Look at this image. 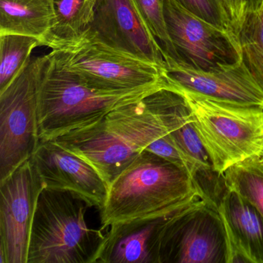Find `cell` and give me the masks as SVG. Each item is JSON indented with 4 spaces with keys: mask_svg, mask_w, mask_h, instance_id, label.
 Returning <instances> with one entry per match:
<instances>
[{
    "mask_svg": "<svg viewBox=\"0 0 263 263\" xmlns=\"http://www.w3.org/2000/svg\"><path fill=\"white\" fill-rule=\"evenodd\" d=\"M167 81L138 88H93L76 75L57 65L46 55L39 89L40 141H52L102 119L115 109L133 104L168 87Z\"/></svg>",
    "mask_w": 263,
    "mask_h": 263,
    "instance_id": "cell-3",
    "label": "cell"
},
{
    "mask_svg": "<svg viewBox=\"0 0 263 263\" xmlns=\"http://www.w3.org/2000/svg\"><path fill=\"white\" fill-rule=\"evenodd\" d=\"M167 33L178 61L213 71L242 61L236 33L224 31L187 11L176 0H163Z\"/></svg>",
    "mask_w": 263,
    "mask_h": 263,
    "instance_id": "cell-9",
    "label": "cell"
},
{
    "mask_svg": "<svg viewBox=\"0 0 263 263\" xmlns=\"http://www.w3.org/2000/svg\"><path fill=\"white\" fill-rule=\"evenodd\" d=\"M156 100L167 135L185 161L192 178L203 171L214 169L197 130L195 117L182 95L169 84L156 92Z\"/></svg>",
    "mask_w": 263,
    "mask_h": 263,
    "instance_id": "cell-15",
    "label": "cell"
},
{
    "mask_svg": "<svg viewBox=\"0 0 263 263\" xmlns=\"http://www.w3.org/2000/svg\"><path fill=\"white\" fill-rule=\"evenodd\" d=\"M93 207L76 194L43 189L33 218L27 263L98 262L106 235L91 229Z\"/></svg>",
    "mask_w": 263,
    "mask_h": 263,
    "instance_id": "cell-4",
    "label": "cell"
},
{
    "mask_svg": "<svg viewBox=\"0 0 263 263\" xmlns=\"http://www.w3.org/2000/svg\"><path fill=\"white\" fill-rule=\"evenodd\" d=\"M242 2L246 13L258 10L263 4V0H242Z\"/></svg>",
    "mask_w": 263,
    "mask_h": 263,
    "instance_id": "cell-25",
    "label": "cell"
},
{
    "mask_svg": "<svg viewBox=\"0 0 263 263\" xmlns=\"http://www.w3.org/2000/svg\"><path fill=\"white\" fill-rule=\"evenodd\" d=\"M201 198L185 168L143 151L109 185L103 228L158 216Z\"/></svg>",
    "mask_w": 263,
    "mask_h": 263,
    "instance_id": "cell-2",
    "label": "cell"
},
{
    "mask_svg": "<svg viewBox=\"0 0 263 263\" xmlns=\"http://www.w3.org/2000/svg\"><path fill=\"white\" fill-rule=\"evenodd\" d=\"M218 209L230 241L229 263H263V216L258 209L229 189Z\"/></svg>",
    "mask_w": 263,
    "mask_h": 263,
    "instance_id": "cell-16",
    "label": "cell"
},
{
    "mask_svg": "<svg viewBox=\"0 0 263 263\" xmlns=\"http://www.w3.org/2000/svg\"><path fill=\"white\" fill-rule=\"evenodd\" d=\"M98 0H53L54 21L44 46L53 49L90 30Z\"/></svg>",
    "mask_w": 263,
    "mask_h": 263,
    "instance_id": "cell-18",
    "label": "cell"
},
{
    "mask_svg": "<svg viewBox=\"0 0 263 263\" xmlns=\"http://www.w3.org/2000/svg\"><path fill=\"white\" fill-rule=\"evenodd\" d=\"M90 31L112 48L165 67L162 50L132 0H98Z\"/></svg>",
    "mask_w": 263,
    "mask_h": 263,
    "instance_id": "cell-12",
    "label": "cell"
},
{
    "mask_svg": "<svg viewBox=\"0 0 263 263\" xmlns=\"http://www.w3.org/2000/svg\"><path fill=\"white\" fill-rule=\"evenodd\" d=\"M237 36L243 62L263 91V4L246 13Z\"/></svg>",
    "mask_w": 263,
    "mask_h": 263,
    "instance_id": "cell-20",
    "label": "cell"
},
{
    "mask_svg": "<svg viewBox=\"0 0 263 263\" xmlns=\"http://www.w3.org/2000/svg\"><path fill=\"white\" fill-rule=\"evenodd\" d=\"M230 241L218 206L199 198L169 220L159 263H229Z\"/></svg>",
    "mask_w": 263,
    "mask_h": 263,
    "instance_id": "cell-8",
    "label": "cell"
},
{
    "mask_svg": "<svg viewBox=\"0 0 263 263\" xmlns=\"http://www.w3.org/2000/svg\"><path fill=\"white\" fill-rule=\"evenodd\" d=\"M223 176L228 189L247 200L263 216V161L259 157L233 164Z\"/></svg>",
    "mask_w": 263,
    "mask_h": 263,
    "instance_id": "cell-19",
    "label": "cell"
},
{
    "mask_svg": "<svg viewBox=\"0 0 263 263\" xmlns=\"http://www.w3.org/2000/svg\"><path fill=\"white\" fill-rule=\"evenodd\" d=\"M49 54L57 65L99 90H129L165 81L164 68L112 48L90 30Z\"/></svg>",
    "mask_w": 263,
    "mask_h": 263,
    "instance_id": "cell-6",
    "label": "cell"
},
{
    "mask_svg": "<svg viewBox=\"0 0 263 263\" xmlns=\"http://www.w3.org/2000/svg\"><path fill=\"white\" fill-rule=\"evenodd\" d=\"M173 87L189 104L215 171L223 174L236 163L260 156L263 108L221 102Z\"/></svg>",
    "mask_w": 263,
    "mask_h": 263,
    "instance_id": "cell-5",
    "label": "cell"
},
{
    "mask_svg": "<svg viewBox=\"0 0 263 263\" xmlns=\"http://www.w3.org/2000/svg\"><path fill=\"white\" fill-rule=\"evenodd\" d=\"M221 1L230 18L232 27L235 33H237L246 15L242 0H221Z\"/></svg>",
    "mask_w": 263,
    "mask_h": 263,
    "instance_id": "cell-24",
    "label": "cell"
},
{
    "mask_svg": "<svg viewBox=\"0 0 263 263\" xmlns=\"http://www.w3.org/2000/svg\"><path fill=\"white\" fill-rule=\"evenodd\" d=\"M157 91L133 104L115 109L97 122L52 141L89 163L108 187L144 150L189 171L160 118Z\"/></svg>",
    "mask_w": 263,
    "mask_h": 263,
    "instance_id": "cell-1",
    "label": "cell"
},
{
    "mask_svg": "<svg viewBox=\"0 0 263 263\" xmlns=\"http://www.w3.org/2000/svg\"><path fill=\"white\" fill-rule=\"evenodd\" d=\"M43 189L31 158L0 181V263H27L33 218Z\"/></svg>",
    "mask_w": 263,
    "mask_h": 263,
    "instance_id": "cell-10",
    "label": "cell"
},
{
    "mask_svg": "<svg viewBox=\"0 0 263 263\" xmlns=\"http://www.w3.org/2000/svg\"><path fill=\"white\" fill-rule=\"evenodd\" d=\"M45 58H30L0 91V181L30 160L41 142L38 107Z\"/></svg>",
    "mask_w": 263,
    "mask_h": 263,
    "instance_id": "cell-7",
    "label": "cell"
},
{
    "mask_svg": "<svg viewBox=\"0 0 263 263\" xmlns=\"http://www.w3.org/2000/svg\"><path fill=\"white\" fill-rule=\"evenodd\" d=\"M184 9L224 31L235 33L221 0H176ZM237 34V33H236Z\"/></svg>",
    "mask_w": 263,
    "mask_h": 263,
    "instance_id": "cell-23",
    "label": "cell"
},
{
    "mask_svg": "<svg viewBox=\"0 0 263 263\" xmlns=\"http://www.w3.org/2000/svg\"><path fill=\"white\" fill-rule=\"evenodd\" d=\"M259 158H260V159H261V161H263V149H262V151H261V155H260Z\"/></svg>",
    "mask_w": 263,
    "mask_h": 263,
    "instance_id": "cell-26",
    "label": "cell"
},
{
    "mask_svg": "<svg viewBox=\"0 0 263 263\" xmlns=\"http://www.w3.org/2000/svg\"><path fill=\"white\" fill-rule=\"evenodd\" d=\"M141 19L162 50L164 58L178 61L176 50L167 33L163 0H132Z\"/></svg>",
    "mask_w": 263,
    "mask_h": 263,
    "instance_id": "cell-22",
    "label": "cell"
},
{
    "mask_svg": "<svg viewBox=\"0 0 263 263\" xmlns=\"http://www.w3.org/2000/svg\"><path fill=\"white\" fill-rule=\"evenodd\" d=\"M164 77L176 88L215 101L263 108V91L243 61L221 70L206 71L166 58Z\"/></svg>",
    "mask_w": 263,
    "mask_h": 263,
    "instance_id": "cell-11",
    "label": "cell"
},
{
    "mask_svg": "<svg viewBox=\"0 0 263 263\" xmlns=\"http://www.w3.org/2000/svg\"><path fill=\"white\" fill-rule=\"evenodd\" d=\"M187 205L158 216L110 226L98 262L159 263L166 226L175 213Z\"/></svg>",
    "mask_w": 263,
    "mask_h": 263,
    "instance_id": "cell-14",
    "label": "cell"
},
{
    "mask_svg": "<svg viewBox=\"0 0 263 263\" xmlns=\"http://www.w3.org/2000/svg\"><path fill=\"white\" fill-rule=\"evenodd\" d=\"M42 41L21 34L0 35V91L16 78L24 64L31 58L33 49Z\"/></svg>",
    "mask_w": 263,
    "mask_h": 263,
    "instance_id": "cell-21",
    "label": "cell"
},
{
    "mask_svg": "<svg viewBox=\"0 0 263 263\" xmlns=\"http://www.w3.org/2000/svg\"><path fill=\"white\" fill-rule=\"evenodd\" d=\"M53 21V0H0V35L33 36L44 46Z\"/></svg>",
    "mask_w": 263,
    "mask_h": 263,
    "instance_id": "cell-17",
    "label": "cell"
},
{
    "mask_svg": "<svg viewBox=\"0 0 263 263\" xmlns=\"http://www.w3.org/2000/svg\"><path fill=\"white\" fill-rule=\"evenodd\" d=\"M44 189L66 191L79 195L100 210L109 187L87 161L52 141H41L31 158Z\"/></svg>",
    "mask_w": 263,
    "mask_h": 263,
    "instance_id": "cell-13",
    "label": "cell"
}]
</instances>
